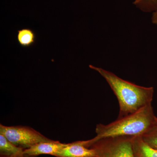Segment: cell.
<instances>
[{
    "mask_svg": "<svg viewBox=\"0 0 157 157\" xmlns=\"http://www.w3.org/2000/svg\"><path fill=\"white\" fill-rule=\"evenodd\" d=\"M89 67L98 72L108 82L116 96L120 111V118L137 112L148 104H151L154 88L140 86L124 80L114 73L92 65Z\"/></svg>",
    "mask_w": 157,
    "mask_h": 157,
    "instance_id": "1",
    "label": "cell"
},
{
    "mask_svg": "<svg viewBox=\"0 0 157 157\" xmlns=\"http://www.w3.org/2000/svg\"><path fill=\"white\" fill-rule=\"evenodd\" d=\"M23 155V152L22 153H21L13 155L10 156L1 157H22Z\"/></svg>",
    "mask_w": 157,
    "mask_h": 157,
    "instance_id": "13",
    "label": "cell"
},
{
    "mask_svg": "<svg viewBox=\"0 0 157 157\" xmlns=\"http://www.w3.org/2000/svg\"><path fill=\"white\" fill-rule=\"evenodd\" d=\"M22 157H29V156H26L25 155H23V156Z\"/></svg>",
    "mask_w": 157,
    "mask_h": 157,
    "instance_id": "14",
    "label": "cell"
},
{
    "mask_svg": "<svg viewBox=\"0 0 157 157\" xmlns=\"http://www.w3.org/2000/svg\"><path fill=\"white\" fill-rule=\"evenodd\" d=\"M24 150L16 146L4 135L0 134V155L1 157L10 156L21 153Z\"/></svg>",
    "mask_w": 157,
    "mask_h": 157,
    "instance_id": "9",
    "label": "cell"
},
{
    "mask_svg": "<svg viewBox=\"0 0 157 157\" xmlns=\"http://www.w3.org/2000/svg\"><path fill=\"white\" fill-rule=\"evenodd\" d=\"M132 145L135 157H157V149L148 145L141 136L133 137Z\"/></svg>",
    "mask_w": 157,
    "mask_h": 157,
    "instance_id": "7",
    "label": "cell"
},
{
    "mask_svg": "<svg viewBox=\"0 0 157 157\" xmlns=\"http://www.w3.org/2000/svg\"><path fill=\"white\" fill-rule=\"evenodd\" d=\"M151 20L152 22L157 25V11L153 13Z\"/></svg>",
    "mask_w": 157,
    "mask_h": 157,
    "instance_id": "12",
    "label": "cell"
},
{
    "mask_svg": "<svg viewBox=\"0 0 157 157\" xmlns=\"http://www.w3.org/2000/svg\"><path fill=\"white\" fill-rule=\"evenodd\" d=\"M133 4L144 12L157 11V0H135Z\"/></svg>",
    "mask_w": 157,
    "mask_h": 157,
    "instance_id": "11",
    "label": "cell"
},
{
    "mask_svg": "<svg viewBox=\"0 0 157 157\" xmlns=\"http://www.w3.org/2000/svg\"><path fill=\"white\" fill-rule=\"evenodd\" d=\"M56 157H96L93 149L83 145L81 140L66 144L55 155Z\"/></svg>",
    "mask_w": 157,
    "mask_h": 157,
    "instance_id": "6",
    "label": "cell"
},
{
    "mask_svg": "<svg viewBox=\"0 0 157 157\" xmlns=\"http://www.w3.org/2000/svg\"><path fill=\"white\" fill-rule=\"evenodd\" d=\"M0 134L5 136L16 146L24 150L49 139L30 127L23 126H6L1 124Z\"/></svg>",
    "mask_w": 157,
    "mask_h": 157,
    "instance_id": "4",
    "label": "cell"
},
{
    "mask_svg": "<svg viewBox=\"0 0 157 157\" xmlns=\"http://www.w3.org/2000/svg\"><path fill=\"white\" fill-rule=\"evenodd\" d=\"M36 34L32 29L23 28L17 31V43L23 48L33 46L36 42Z\"/></svg>",
    "mask_w": 157,
    "mask_h": 157,
    "instance_id": "8",
    "label": "cell"
},
{
    "mask_svg": "<svg viewBox=\"0 0 157 157\" xmlns=\"http://www.w3.org/2000/svg\"><path fill=\"white\" fill-rule=\"evenodd\" d=\"M141 137L148 145L157 149V117L153 125Z\"/></svg>",
    "mask_w": 157,
    "mask_h": 157,
    "instance_id": "10",
    "label": "cell"
},
{
    "mask_svg": "<svg viewBox=\"0 0 157 157\" xmlns=\"http://www.w3.org/2000/svg\"><path fill=\"white\" fill-rule=\"evenodd\" d=\"M134 137L117 136L96 141L82 140L85 146L93 149L96 157H135L132 141Z\"/></svg>",
    "mask_w": 157,
    "mask_h": 157,
    "instance_id": "3",
    "label": "cell"
},
{
    "mask_svg": "<svg viewBox=\"0 0 157 157\" xmlns=\"http://www.w3.org/2000/svg\"><path fill=\"white\" fill-rule=\"evenodd\" d=\"M66 144V143L54 140L40 142L29 148L24 150L23 154L29 157H36L42 155H49L55 156L57 152Z\"/></svg>",
    "mask_w": 157,
    "mask_h": 157,
    "instance_id": "5",
    "label": "cell"
},
{
    "mask_svg": "<svg viewBox=\"0 0 157 157\" xmlns=\"http://www.w3.org/2000/svg\"><path fill=\"white\" fill-rule=\"evenodd\" d=\"M156 117L151 104H148L137 112L117 118L108 124H98L96 128L97 135L90 140L94 141L106 137L117 136H142L153 125Z\"/></svg>",
    "mask_w": 157,
    "mask_h": 157,
    "instance_id": "2",
    "label": "cell"
}]
</instances>
